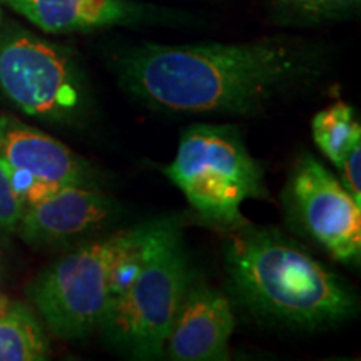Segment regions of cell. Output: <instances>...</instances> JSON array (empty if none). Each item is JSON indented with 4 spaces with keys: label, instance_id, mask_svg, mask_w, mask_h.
<instances>
[{
    "label": "cell",
    "instance_id": "6da1fadb",
    "mask_svg": "<svg viewBox=\"0 0 361 361\" xmlns=\"http://www.w3.org/2000/svg\"><path fill=\"white\" fill-rule=\"evenodd\" d=\"M128 96L174 116L256 117L328 75V54L310 40L276 35L247 42H141L111 56Z\"/></svg>",
    "mask_w": 361,
    "mask_h": 361
},
{
    "label": "cell",
    "instance_id": "7a4b0ae2",
    "mask_svg": "<svg viewBox=\"0 0 361 361\" xmlns=\"http://www.w3.org/2000/svg\"><path fill=\"white\" fill-rule=\"evenodd\" d=\"M223 263L229 293L258 323L314 333L353 319V286L290 234L251 221L226 231Z\"/></svg>",
    "mask_w": 361,
    "mask_h": 361
},
{
    "label": "cell",
    "instance_id": "3957f363",
    "mask_svg": "<svg viewBox=\"0 0 361 361\" xmlns=\"http://www.w3.org/2000/svg\"><path fill=\"white\" fill-rule=\"evenodd\" d=\"M166 219L168 216L117 228L69 247L45 266L27 286V296L49 331L66 341L96 333Z\"/></svg>",
    "mask_w": 361,
    "mask_h": 361
},
{
    "label": "cell",
    "instance_id": "277c9868",
    "mask_svg": "<svg viewBox=\"0 0 361 361\" xmlns=\"http://www.w3.org/2000/svg\"><path fill=\"white\" fill-rule=\"evenodd\" d=\"M194 271L183 238V219L168 216L114 296L99 335L129 360L164 358V345Z\"/></svg>",
    "mask_w": 361,
    "mask_h": 361
},
{
    "label": "cell",
    "instance_id": "5b68a950",
    "mask_svg": "<svg viewBox=\"0 0 361 361\" xmlns=\"http://www.w3.org/2000/svg\"><path fill=\"white\" fill-rule=\"evenodd\" d=\"M164 173L197 218L224 233L250 223L241 213L246 201L269 197L263 166L234 124L189 126Z\"/></svg>",
    "mask_w": 361,
    "mask_h": 361
},
{
    "label": "cell",
    "instance_id": "8992f818",
    "mask_svg": "<svg viewBox=\"0 0 361 361\" xmlns=\"http://www.w3.org/2000/svg\"><path fill=\"white\" fill-rule=\"evenodd\" d=\"M0 92L24 114L51 124L82 126L94 111L74 54L16 25L0 30Z\"/></svg>",
    "mask_w": 361,
    "mask_h": 361
},
{
    "label": "cell",
    "instance_id": "52a82bcc",
    "mask_svg": "<svg viewBox=\"0 0 361 361\" xmlns=\"http://www.w3.org/2000/svg\"><path fill=\"white\" fill-rule=\"evenodd\" d=\"M286 223L338 263L360 266L361 206L311 152L293 162L281 192Z\"/></svg>",
    "mask_w": 361,
    "mask_h": 361
},
{
    "label": "cell",
    "instance_id": "ba28073f",
    "mask_svg": "<svg viewBox=\"0 0 361 361\" xmlns=\"http://www.w3.org/2000/svg\"><path fill=\"white\" fill-rule=\"evenodd\" d=\"M124 206L101 188L62 186L24 207L16 233L35 250H69L117 229Z\"/></svg>",
    "mask_w": 361,
    "mask_h": 361
},
{
    "label": "cell",
    "instance_id": "9c48e42d",
    "mask_svg": "<svg viewBox=\"0 0 361 361\" xmlns=\"http://www.w3.org/2000/svg\"><path fill=\"white\" fill-rule=\"evenodd\" d=\"M0 162L24 196L35 183L101 188L99 171L64 142L17 117L0 114Z\"/></svg>",
    "mask_w": 361,
    "mask_h": 361
},
{
    "label": "cell",
    "instance_id": "30bf717a",
    "mask_svg": "<svg viewBox=\"0 0 361 361\" xmlns=\"http://www.w3.org/2000/svg\"><path fill=\"white\" fill-rule=\"evenodd\" d=\"M236 318L229 298L201 279H191L164 345L173 361H226Z\"/></svg>",
    "mask_w": 361,
    "mask_h": 361
},
{
    "label": "cell",
    "instance_id": "8fae6325",
    "mask_svg": "<svg viewBox=\"0 0 361 361\" xmlns=\"http://www.w3.org/2000/svg\"><path fill=\"white\" fill-rule=\"evenodd\" d=\"M49 34L183 22L180 13L135 0H0Z\"/></svg>",
    "mask_w": 361,
    "mask_h": 361
},
{
    "label": "cell",
    "instance_id": "7c38bea8",
    "mask_svg": "<svg viewBox=\"0 0 361 361\" xmlns=\"http://www.w3.org/2000/svg\"><path fill=\"white\" fill-rule=\"evenodd\" d=\"M51 341L42 319L25 305H8L0 313V361H45Z\"/></svg>",
    "mask_w": 361,
    "mask_h": 361
},
{
    "label": "cell",
    "instance_id": "4fadbf2b",
    "mask_svg": "<svg viewBox=\"0 0 361 361\" xmlns=\"http://www.w3.org/2000/svg\"><path fill=\"white\" fill-rule=\"evenodd\" d=\"M311 133L316 146L335 164V168L351 144L361 139V128L355 109L341 101L316 112L311 121Z\"/></svg>",
    "mask_w": 361,
    "mask_h": 361
},
{
    "label": "cell",
    "instance_id": "5bb4252c",
    "mask_svg": "<svg viewBox=\"0 0 361 361\" xmlns=\"http://www.w3.org/2000/svg\"><path fill=\"white\" fill-rule=\"evenodd\" d=\"M355 4L353 0H271L276 19L286 25H316L343 19Z\"/></svg>",
    "mask_w": 361,
    "mask_h": 361
},
{
    "label": "cell",
    "instance_id": "9a60e30c",
    "mask_svg": "<svg viewBox=\"0 0 361 361\" xmlns=\"http://www.w3.org/2000/svg\"><path fill=\"white\" fill-rule=\"evenodd\" d=\"M24 207V201L16 191L6 168L0 162V233H16Z\"/></svg>",
    "mask_w": 361,
    "mask_h": 361
},
{
    "label": "cell",
    "instance_id": "2e32d148",
    "mask_svg": "<svg viewBox=\"0 0 361 361\" xmlns=\"http://www.w3.org/2000/svg\"><path fill=\"white\" fill-rule=\"evenodd\" d=\"M336 168L340 171L341 184L361 206V139L351 144Z\"/></svg>",
    "mask_w": 361,
    "mask_h": 361
},
{
    "label": "cell",
    "instance_id": "e0dca14e",
    "mask_svg": "<svg viewBox=\"0 0 361 361\" xmlns=\"http://www.w3.org/2000/svg\"><path fill=\"white\" fill-rule=\"evenodd\" d=\"M8 308V301L4 296H0V313H4Z\"/></svg>",
    "mask_w": 361,
    "mask_h": 361
},
{
    "label": "cell",
    "instance_id": "ac0fdd59",
    "mask_svg": "<svg viewBox=\"0 0 361 361\" xmlns=\"http://www.w3.org/2000/svg\"><path fill=\"white\" fill-rule=\"evenodd\" d=\"M353 2H356V0H353Z\"/></svg>",
    "mask_w": 361,
    "mask_h": 361
}]
</instances>
